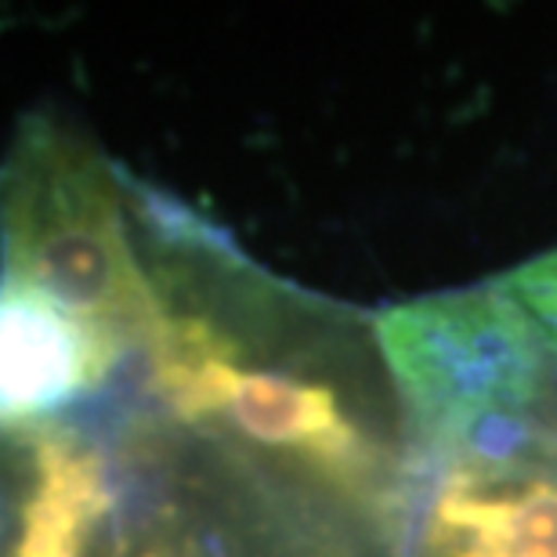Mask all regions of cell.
Masks as SVG:
<instances>
[{
    "mask_svg": "<svg viewBox=\"0 0 557 557\" xmlns=\"http://www.w3.org/2000/svg\"><path fill=\"white\" fill-rule=\"evenodd\" d=\"M409 557H557V467H409Z\"/></svg>",
    "mask_w": 557,
    "mask_h": 557,
    "instance_id": "obj_1",
    "label": "cell"
},
{
    "mask_svg": "<svg viewBox=\"0 0 557 557\" xmlns=\"http://www.w3.org/2000/svg\"><path fill=\"white\" fill-rule=\"evenodd\" d=\"M507 286L515 289L521 305L536 315V322L557 344V250L543 253V258L529 261L525 269L507 275Z\"/></svg>",
    "mask_w": 557,
    "mask_h": 557,
    "instance_id": "obj_2",
    "label": "cell"
}]
</instances>
